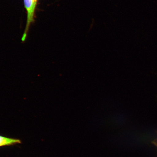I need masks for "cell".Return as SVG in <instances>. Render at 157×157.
<instances>
[{
    "label": "cell",
    "mask_w": 157,
    "mask_h": 157,
    "mask_svg": "<svg viewBox=\"0 0 157 157\" xmlns=\"http://www.w3.org/2000/svg\"><path fill=\"white\" fill-rule=\"evenodd\" d=\"M21 143L22 141L20 139L11 138L0 135V147L13 146Z\"/></svg>",
    "instance_id": "cell-2"
},
{
    "label": "cell",
    "mask_w": 157,
    "mask_h": 157,
    "mask_svg": "<svg viewBox=\"0 0 157 157\" xmlns=\"http://www.w3.org/2000/svg\"><path fill=\"white\" fill-rule=\"evenodd\" d=\"M38 0H34V2L35 5H37V3H38Z\"/></svg>",
    "instance_id": "cell-3"
},
{
    "label": "cell",
    "mask_w": 157,
    "mask_h": 157,
    "mask_svg": "<svg viewBox=\"0 0 157 157\" xmlns=\"http://www.w3.org/2000/svg\"><path fill=\"white\" fill-rule=\"evenodd\" d=\"M24 2L27 15L26 28L21 39L22 43H25L26 40L29 26L31 23L34 21L35 11L36 6L34 2V0H24Z\"/></svg>",
    "instance_id": "cell-1"
}]
</instances>
